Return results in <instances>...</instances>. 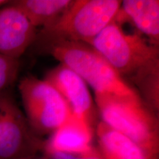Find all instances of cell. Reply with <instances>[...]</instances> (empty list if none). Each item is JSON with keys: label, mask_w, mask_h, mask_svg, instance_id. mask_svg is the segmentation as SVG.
<instances>
[{"label": "cell", "mask_w": 159, "mask_h": 159, "mask_svg": "<svg viewBox=\"0 0 159 159\" xmlns=\"http://www.w3.org/2000/svg\"><path fill=\"white\" fill-rule=\"evenodd\" d=\"M125 80L135 85L159 74L158 47L138 33H127L116 20L105 27L90 43Z\"/></svg>", "instance_id": "1"}, {"label": "cell", "mask_w": 159, "mask_h": 159, "mask_svg": "<svg viewBox=\"0 0 159 159\" xmlns=\"http://www.w3.org/2000/svg\"><path fill=\"white\" fill-rule=\"evenodd\" d=\"M94 94L102 122L131 139L150 159H158V116L144 104L139 95Z\"/></svg>", "instance_id": "2"}, {"label": "cell", "mask_w": 159, "mask_h": 159, "mask_svg": "<svg viewBox=\"0 0 159 159\" xmlns=\"http://www.w3.org/2000/svg\"><path fill=\"white\" fill-rule=\"evenodd\" d=\"M121 5L119 0H74L56 21L37 33L34 43L71 41L89 44L116 20Z\"/></svg>", "instance_id": "3"}, {"label": "cell", "mask_w": 159, "mask_h": 159, "mask_svg": "<svg viewBox=\"0 0 159 159\" xmlns=\"http://www.w3.org/2000/svg\"><path fill=\"white\" fill-rule=\"evenodd\" d=\"M43 46L45 47L44 50L82 77L94 89V93L139 95L104 57L88 43L56 41Z\"/></svg>", "instance_id": "4"}, {"label": "cell", "mask_w": 159, "mask_h": 159, "mask_svg": "<svg viewBox=\"0 0 159 159\" xmlns=\"http://www.w3.org/2000/svg\"><path fill=\"white\" fill-rule=\"evenodd\" d=\"M18 87L30 128L40 138L52 134L72 115L63 97L45 80L28 75Z\"/></svg>", "instance_id": "5"}, {"label": "cell", "mask_w": 159, "mask_h": 159, "mask_svg": "<svg viewBox=\"0 0 159 159\" xmlns=\"http://www.w3.org/2000/svg\"><path fill=\"white\" fill-rule=\"evenodd\" d=\"M46 141L30 128L25 114L7 91L0 94V159H21L44 152Z\"/></svg>", "instance_id": "6"}, {"label": "cell", "mask_w": 159, "mask_h": 159, "mask_svg": "<svg viewBox=\"0 0 159 159\" xmlns=\"http://www.w3.org/2000/svg\"><path fill=\"white\" fill-rule=\"evenodd\" d=\"M43 80L61 94L73 115L95 130L98 123L97 110L87 83L82 77L68 66L60 63L50 69Z\"/></svg>", "instance_id": "7"}, {"label": "cell", "mask_w": 159, "mask_h": 159, "mask_svg": "<svg viewBox=\"0 0 159 159\" xmlns=\"http://www.w3.org/2000/svg\"><path fill=\"white\" fill-rule=\"evenodd\" d=\"M37 33L12 1L0 7V54L19 59L34 43Z\"/></svg>", "instance_id": "8"}, {"label": "cell", "mask_w": 159, "mask_h": 159, "mask_svg": "<svg viewBox=\"0 0 159 159\" xmlns=\"http://www.w3.org/2000/svg\"><path fill=\"white\" fill-rule=\"evenodd\" d=\"M94 129L71 115L70 119L46 140L44 152L80 153L92 148Z\"/></svg>", "instance_id": "9"}, {"label": "cell", "mask_w": 159, "mask_h": 159, "mask_svg": "<svg viewBox=\"0 0 159 159\" xmlns=\"http://www.w3.org/2000/svg\"><path fill=\"white\" fill-rule=\"evenodd\" d=\"M94 133L102 159H150L139 145L102 121L97 123Z\"/></svg>", "instance_id": "10"}, {"label": "cell", "mask_w": 159, "mask_h": 159, "mask_svg": "<svg viewBox=\"0 0 159 159\" xmlns=\"http://www.w3.org/2000/svg\"><path fill=\"white\" fill-rule=\"evenodd\" d=\"M125 19L132 21L141 33L148 38L154 47L159 45L158 0H125L120 11Z\"/></svg>", "instance_id": "11"}, {"label": "cell", "mask_w": 159, "mask_h": 159, "mask_svg": "<svg viewBox=\"0 0 159 159\" xmlns=\"http://www.w3.org/2000/svg\"><path fill=\"white\" fill-rule=\"evenodd\" d=\"M33 27H47L58 19L73 0H18L12 1Z\"/></svg>", "instance_id": "12"}, {"label": "cell", "mask_w": 159, "mask_h": 159, "mask_svg": "<svg viewBox=\"0 0 159 159\" xmlns=\"http://www.w3.org/2000/svg\"><path fill=\"white\" fill-rule=\"evenodd\" d=\"M19 68V59L0 54V94L7 91V89L15 83Z\"/></svg>", "instance_id": "13"}, {"label": "cell", "mask_w": 159, "mask_h": 159, "mask_svg": "<svg viewBox=\"0 0 159 159\" xmlns=\"http://www.w3.org/2000/svg\"><path fill=\"white\" fill-rule=\"evenodd\" d=\"M45 157L49 159H102L97 148L80 153H66L61 152H45Z\"/></svg>", "instance_id": "14"}, {"label": "cell", "mask_w": 159, "mask_h": 159, "mask_svg": "<svg viewBox=\"0 0 159 159\" xmlns=\"http://www.w3.org/2000/svg\"><path fill=\"white\" fill-rule=\"evenodd\" d=\"M21 159H49V158H47V157H45V156H40V155H38V156L27 157V158H21Z\"/></svg>", "instance_id": "15"}, {"label": "cell", "mask_w": 159, "mask_h": 159, "mask_svg": "<svg viewBox=\"0 0 159 159\" xmlns=\"http://www.w3.org/2000/svg\"><path fill=\"white\" fill-rule=\"evenodd\" d=\"M11 1H7V0H0V7L8 5L11 3Z\"/></svg>", "instance_id": "16"}]
</instances>
